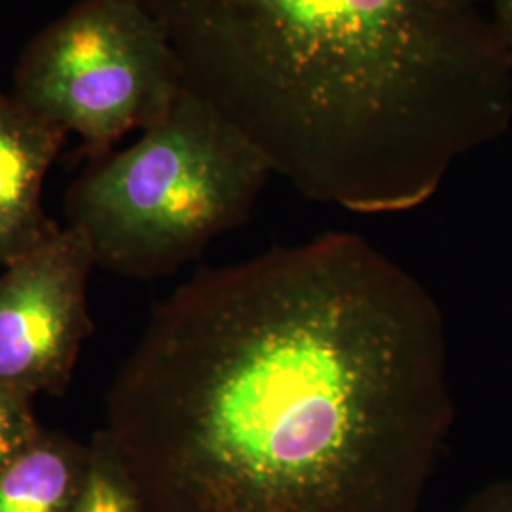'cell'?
Wrapping results in <instances>:
<instances>
[{
    "mask_svg": "<svg viewBox=\"0 0 512 512\" xmlns=\"http://www.w3.org/2000/svg\"><path fill=\"white\" fill-rule=\"evenodd\" d=\"M454 414L435 296L329 232L160 302L103 429L147 512H420Z\"/></svg>",
    "mask_w": 512,
    "mask_h": 512,
    "instance_id": "obj_1",
    "label": "cell"
},
{
    "mask_svg": "<svg viewBox=\"0 0 512 512\" xmlns=\"http://www.w3.org/2000/svg\"><path fill=\"white\" fill-rule=\"evenodd\" d=\"M139 2L184 88L313 202L416 209L511 122V54L467 0Z\"/></svg>",
    "mask_w": 512,
    "mask_h": 512,
    "instance_id": "obj_2",
    "label": "cell"
},
{
    "mask_svg": "<svg viewBox=\"0 0 512 512\" xmlns=\"http://www.w3.org/2000/svg\"><path fill=\"white\" fill-rule=\"evenodd\" d=\"M274 175L219 110L184 88L128 148L88 167L67 192V219L97 266L158 279L251 217Z\"/></svg>",
    "mask_w": 512,
    "mask_h": 512,
    "instance_id": "obj_3",
    "label": "cell"
},
{
    "mask_svg": "<svg viewBox=\"0 0 512 512\" xmlns=\"http://www.w3.org/2000/svg\"><path fill=\"white\" fill-rule=\"evenodd\" d=\"M183 90L177 57L139 0H80L25 46L10 93L103 152L162 118Z\"/></svg>",
    "mask_w": 512,
    "mask_h": 512,
    "instance_id": "obj_4",
    "label": "cell"
},
{
    "mask_svg": "<svg viewBox=\"0 0 512 512\" xmlns=\"http://www.w3.org/2000/svg\"><path fill=\"white\" fill-rule=\"evenodd\" d=\"M97 266L67 224L0 268V387L29 401L61 395L92 332L88 283Z\"/></svg>",
    "mask_w": 512,
    "mask_h": 512,
    "instance_id": "obj_5",
    "label": "cell"
},
{
    "mask_svg": "<svg viewBox=\"0 0 512 512\" xmlns=\"http://www.w3.org/2000/svg\"><path fill=\"white\" fill-rule=\"evenodd\" d=\"M65 139L59 126L0 92V268L54 230L42 190Z\"/></svg>",
    "mask_w": 512,
    "mask_h": 512,
    "instance_id": "obj_6",
    "label": "cell"
},
{
    "mask_svg": "<svg viewBox=\"0 0 512 512\" xmlns=\"http://www.w3.org/2000/svg\"><path fill=\"white\" fill-rule=\"evenodd\" d=\"M86 463L88 446L42 429L0 467V512H71Z\"/></svg>",
    "mask_w": 512,
    "mask_h": 512,
    "instance_id": "obj_7",
    "label": "cell"
},
{
    "mask_svg": "<svg viewBox=\"0 0 512 512\" xmlns=\"http://www.w3.org/2000/svg\"><path fill=\"white\" fill-rule=\"evenodd\" d=\"M71 512H147L105 429L97 431L88 444L86 475Z\"/></svg>",
    "mask_w": 512,
    "mask_h": 512,
    "instance_id": "obj_8",
    "label": "cell"
},
{
    "mask_svg": "<svg viewBox=\"0 0 512 512\" xmlns=\"http://www.w3.org/2000/svg\"><path fill=\"white\" fill-rule=\"evenodd\" d=\"M40 431L33 401L0 387V467L16 458Z\"/></svg>",
    "mask_w": 512,
    "mask_h": 512,
    "instance_id": "obj_9",
    "label": "cell"
},
{
    "mask_svg": "<svg viewBox=\"0 0 512 512\" xmlns=\"http://www.w3.org/2000/svg\"><path fill=\"white\" fill-rule=\"evenodd\" d=\"M458 512H512V478L497 480L471 495Z\"/></svg>",
    "mask_w": 512,
    "mask_h": 512,
    "instance_id": "obj_10",
    "label": "cell"
},
{
    "mask_svg": "<svg viewBox=\"0 0 512 512\" xmlns=\"http://www.w3.org/2000/svg\"><path fill=\"white\" fill-rule=\"evenodd\" d=\"M495 29L507 50L512 46V0H494Z\"/></svg>",
    "mask_w": 512,
    "mask_h": 512,
    "instance_id": "obj_11",
    "label": "cell"
},
{
    "mask_svg": "<svg viewBox=\"0 0 512 512\" xmlns=\"http://www.w3.org/2000/svg\"><path fill=\"white\" fill-rule=\"evenodd\" d=\"M509 54H511V59H512V46H511V48H509Z\"/></svg>",
    "mask_w": 512,
    "mask_h": 512,
    "instance_id": "obj_12",
    "label": "cell"
},
{
    "mask_svg": "<svg viewBox=\"0 0 512 512\" xmlns=\"http://www.w3.org/2000/svg\"><path fill=\"white\" fill-rule=\"evenodd\" d=\"M467 2H473V0H467Z\"/></svg>",
    "mask_w": 512,
    "mask_h": 512,
    "instance_id": "obj_13",
    "label": "cell"
}]
</instances>
